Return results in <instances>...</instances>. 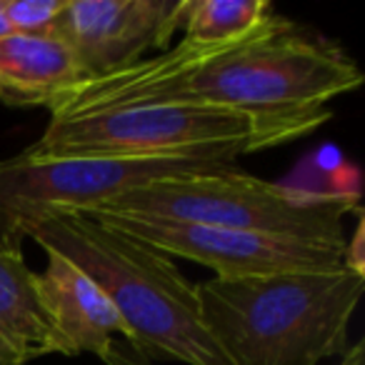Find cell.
Instances as JSON below:
<instances>
[{"mask_svg":"<svg viewBox=\"0 0 365 365\" xmlns=\"http://www.w3.org/2000/svg\"><path fill=\"white\" fill-rule=\"evenodd\" d=\"M360 86L363 73L343 48L273 16L243 41H180L158 58L83 83L53 108L51 118L210 106L245 113L280 145L328 123V103Z\"/></svg>","mask_w":365,"mask_h":365,"instance_id":"cell-1","label":"cell"},{"mask_svg":"<svg viewBox=\"0 0 365 365\" xmlns=\"http://www.w3.org/2000/svg\"><path fill=\"white\" fill-rule=\"evenodd\" d=\"M26 238L96 280L128 325V343L150 360L163 355L188 365H233L205 330L195 285L170 255L78 210L38 215Z\"/></svg>","mask_w":365,"mask_h":365,"instance_id":"cell-2","label":"cell"},{"mask_svg":"<svg viewBox=\"0 0 365 365\" xmlns=\"http://www.w3.org/2000/svg\"><path fill=\"white\" fill-rule=\"evenodd\" d=\"M365 275L348 268L195 285L200 318L233 365H318L348 350Z\"/></svg>","mask_w":365,"mask_h":365,"instance_id":"cell-3","label":"cell"},{"mask_svg":"<svg viewBox=\"0 0 365 365\" xmlns=\"http://www.w3.org/2000/svg\"><path fill=\"white\" fill-rule=\"evenodd\" d=\"M358 200L353 190L288 188L220 165L138 185L93 210L345 245V218L360 208Z\"/></svg>","mask_w":365,"mask_h":365,"instance_id":"cell-4","label":"cell"},{"mask_svg":"<svg viewBox=\"0 0 365 365\" xmlns=\"http://www.w3.org/2000/svg\"><path fill=\"white\" fill-rule=\"evenodd\" d=\"M278 145L245 113L210 106H148L81 118H51L31 158L205 155L233 163L243 153Z\"/></svg>","mask_w":365,"mask_h":365,"instance_id":"cell-5","label":"cell"},{"mask_svg":"<svg viewBox=\"0 0 365 365\" xmlns=\"http://www.w3.org/2000/svg\"><path fill=\"white\" fill-rule=\"evenodd\" d=\"M233 165L205 155L158 158H31L0 160V250L23 253L26 230L48 210H93L160 178Z\"/></svg>","mask_w":365,"mask_h":365,"instance_id":"cell-6","label":"cell"},{"mask_svg":"<svg viewBox=\"0 0 365 365\" xmlns=\"http://www.w3.org/2000/svg\"><path fill=\"white\" fill-rule=\"evenodd\" d=\"M96 220L153 245L165 255H180L215 270V278H270L285 273H325L345 268V245L243 233L213 225L175 223L93 210Z\"/></svg>","mask_w":365,"mask_h":365,"instance_id":"cell-7","label":"cell"},{"mask_svg":"<svg viewBox=\"0 0 365 365\" xmlns=\"http://www.w3.org/2000/svg\"><path fill=\"white\" fill-rule=\"evenodd\" d=\"M185 0H68L53 26L88 81L135 66L148 51H168Z\"/></svg>","mask_w":365,"mask_h":365,"instance_id":"cell-8","label":"cell"},{"mask_svg":"<svg viewBox=\"0 0 365 365\" xmlns=\"http://www.w3.org/2000/svg\"><path fill=\"white\" fill-rule=\"evenodd\" d=\"M48 268L38 273V295L51 325L61 335L68 355L93 353L98 358L115 343V335L130 340L115 305L81 268L63 255L46 250Z\"/></svg>","mask_w":365,"mask_h":365,"instance_id":"cell-9","label":"cell"},{"mask_svg":"<svg viewBox=\"0 0 365 365\" xmlns=\"http://www.w3.org/2000/svg\"><path fill=\"white\" fill-rule=\"evenodd\" d=\"M88 83L73 53L53 36L0 38V103L11 108H53Z\"/></svg>","mask_w":365,"mask_h":365,"instance_id":"cell-10","label":"cell"},{"mask_svg":"<svg viewBox=\"0 0 365 365\" xmlns=\"http://www.w3.org/2000/svg\"><path fill=\"white\" fill-rule=\"evenodd\" d=\"M38 273L23 253L0 250V338L26 363L51 353H66L61 335L51 325L38 295Z\"/></svg>","mask_w":365,"mask_h":365,"instance_id":"cell-11","label":"cell"},{"mask_svg":"<svg viewBox=\"0 0 365 365\" xmlns=\"http://www.w3.org/2000/svg\"><path fill=\"white\" fill-rule=\"evenodd\" d=\"M273 16L268 0H185L180 31L185 41L233 43L253 36Z\"/></svg>","mask_w":365,"mask_h":365,"instance_id":"cell-12","label":"cell"},{"mask_svg":"<svg viewBox=\"0 0 365 365\" xmlns=\"http://www.w3.org/2000/svg\"><path fill=\"white\" fill-rule=\"evenodd\" d=\"M13 33L21 36H51L58 16L68 0H0Z\"/></svg>","mask_w":365,"mask_h":365,"instance_id":"cell-13","label":"cell"},{"mask_svg":"<svg viewBox=\"0 0 365 365\" xmlns=\"http://www.w3.org/2000/svg\"><path fill=\"white\" fill-rule=\"evenodd\" d=\"M358 215V223H355L353 238L345 243V268L353 270L358 275H365V253H363V243H365V215L363 208L355 210Z\"/></svg>","mask_w":365,"mask_h":365,"instance_id":"cell-14","label":"cell"},{"mask_svg":"<svg viewBox=\"0 0 365 365\" xmlns=\"http://www.w3.org/2000/svg\"><path fill=\"white\" fill-rule=\"evenodd\" d=\"M101 360L106 365H155L148 355H143L140 350L128 343V340L125 343H118L115 340V343L106 350V355H103Z\"/></svg>","mask_w":365,"mask_h":365,"instance_id":"cell-15","label":"cell"},{"mask_svg":"<svg viewBox=\"0 0 365 365\" xmlns=\"http://www.w3.org/2000/svg\"><path fill=\"white\" fill-rule=\"evenodd\" d=\"M340 365H365V345L363 343H355L353 348L345 350Z\"/></svg>","mask_w":365,"mask_h":365,"instance_id":"cell-16","label":"cell"},{"mask_svg":"<svg viewBox=\"0 0 365 365\" xmlns=\"http://www.w3.org/2000/svg\"><path fill=\"white\" fill-rule=\"evenodd\" d=\"M0 365H26V360H23L3 338H0Z\"/></svg>","mask_w":365,"mask_h":365,"instance_id":"cell-17","label":"cell"},{"mask_svg":"<svg viewBox=\"0 0 365 365\" xmlns=\"http://www.w3.org/2000/svg\"><path fill=\"white\" fill-rule=\"evenodd\" d=\"M11 33H13V28H11V23H8L6 13H3V3H0V38L11 36Z\"/></svg>","mask_w":365,"mask_h":365,"instance_id":"cell-18","label":"cell"}]
</instances>
